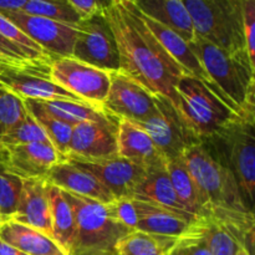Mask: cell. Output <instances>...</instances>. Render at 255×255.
I'll return each mask as SVG.
<instances>
[{
  "label": "cell",
  "instance_id": "obj_12",
  "mask_svg": "<svg viewBox=\"0 0 255 255\" xmlns=\"http://www.w3.org/2000/svg\"><path fill=\"white\" fill-rule=\"evenodd\" d=\"M102 111L116 120L125 119L134 124L144 122L156 111L154 95L122 72H111Z\"/></svg>",
  "mask_w": 255,
  "mask_h": 255
},
{
  "label": "cell",
  "instance_id": "obj_38",
  "mask_svg": "<svg viewBox=\"0 0 255 255\" xmlns=\"http://www.w3.org/2000/svg\"><path fill=\"white\" fill-rule=\"evenodd\" d=\"M176 248L178 249L179 255H211L204 242L191 228V226L183 236L179 237Z\"/></svg>",
  "mask_w": 255,
  "mask_h": 255
},
{
  "label": "cell",
  "instance_id": "obj_20",
  "mask_svg": "<svg viewBox=\"0 0 255 255\" xmlns=\"http://www.w3.org/2000/svg\"><path fill=\"white\" fill-rule=\"evenodd\" d=\"M45 181L59 187L62 191L87 197L100 203L107 204L116 199L114 194L92 174L72 166L67 161L54 164L47 172Z\"/></svg>",
  "mask_w": 255,
  "mask_h": 255
},
{
  "label": "cell",
  "instance_id": "obj_2",
  "mask_svg": "<svg viewBox=\"0 0 255 255\" xmlns=\"http://www.w3.org/2000/svg\"><path fill=\"white\" fill-rule=\"evenodd\" d=\"M188 44L209 81L232 109L244 119L255 120V64L251 61L248 52L229 54L199 36H194Z\"/></svg>",
  "mask_w": 255,
  "mask_h": 255
},
{
  "label": "cell",
  "instance_id": "obj_22",
  "mask_svg": "<svg viewBox=\"0 0 255 255\" xmlns=\"http://www.w3.org/2000/svg\"><path fill=\"white\" fill-rule=\"evenodd\" d=\"M133 2L144 15L173 30L184 41H193L196 34L183 0H133Z\"/></svg>",
  "mask_w": 255,
  "mask_h": 255
},
{
  "label": "cell",
  "instance_id": "obj_6",
  "mask_svg": "<svg viewBox=\"0 0 255 255\" xmlns=\"http://www.w3.org/2000/svg\"><path fill=\"white\" fill-rule=\"evenodd\" d=\"M196 36L229 54L247 51L243 32V0H183Z\"/></svg>",
  "mask_w": 255,
  "mask_h": 255
},
{
  "label": "cell",
  "instance_id": "obj_40",
  "mask_svg": "<svg viewBox=\"0 0 255 255\" xmlns=\"http://www.w3.org/2000/svg\"><path fill=\"white\" fill-rule=\"evenodd\" d=\"M31 61L27 59L26 55L17 49L14 44L7 41L6 39L0 35V62H6V64H20V62ZM40 62V61H37Z\"/></svg>",
  "mask_w": 255,
  "mask_h": 255
},
{
  "label": "cell",
  "instance_id": "obj_13",
  "mask_svg": "<svg viewBox=\"0 0 255 255\" xmlns=\"http://www.w3.org/2000/svg\"><path fill=\"white\" fill-rule=\"evenodd\" d=\"M66 161L72 166L92 174L114 194L116 199L131 198L137 184L147 173L144 167L127 161L119 154L95 159L66 156Z\"/></svg>",
  "mask_w": 255,
  "mask_h": 255
},
{
  "label": "cell",
  "instance_id": "obj_32",
  "mask_svg": "<svg viewBox=\"0 0 255 255\" xmlns=\"http://www.w3.org/2000/svg\"><path fill=\"white\" fill-rule=\"evenodd\" d=\"M0 35L7 41L14 44L17 49L21 50L26 55L27 59H30L31 61L51 62L56 57L41 49L36 42L32 41L19 27L15 26L11 21H9L1 14H0Z\"/></svg>",
  "mask_w": 255,
  "mask_h": 255
},
{
  "label": "cell",
  "instance_id": "obj_8",
  "mask_svg": "<svg viewBox=\"0 0 255 255\" xmlns=\"http://www.w3.org/2000/svg\"><path fill=\"white\" fill-rule=\"evenodd\" d=\"M50 64L51 62L37 61H25L20 64L0 62V84L22 100H65L85 104L76 95L52 81L50 76Z\"/></svg>",
  "mask_w": 255,
  "mask_h": 255
},
{
  "label": "cell",
  "instance_id": "obj_23",
  "mask_svg": "<svg viewBox=\"0 0 255 255\" xmlns=\"http://www.w3.org/2000/svg\"><path fill=\"white\" fill-rule=\"evenodd\" d=\"M0 241L27 255H66L54 239L12 219L0 223Z\"/></svg>",
  "mask_w": 255,
  "mask_h": 255
},
{
  "label": "cell",
  "instance_id": "obj_30",
  "mask_svg": "<svg viewBox=\"0 0 255 255\" xmlns=\"http://www.w3.org/2000/svg\"><path fill=\"white\" fill-rule=\"evenodd\" d=\"M26 109L27 114L37 122L44 133L46 134L47 139L51 143V146L56 149L59 153L66 157L69 152L70 138H71L72 127L67 124L59 121L50 116L41 105L35 100H22Z\"/></svg>",
  "mask_w": 255,
  "mask_h": 255
},
{
  "label": "cell",
  "instance_id": "obj_31",
  "mask_svg": "<svg viewBox=\"0 0 255 255\" xmlns=\"http://www.w3.org/2000/svg\"><path fill=\"white\" fill-rule=\"evenodd\" d=\"M20 11L71 25L81 20L66 0H27Z\"/></svg>",
  "mask_w": 255,
  "mask_h": 255
},
{
  "label": "cell",
  "instance_id": "obj_1",
  "mask_svg": "<svg viewBox=\"0 0 255 255\" xmlns=\"http://www.w3.org/2000/svg\"><path fill=\"white\" fill-rule=\"evenodd\" d=\"M104 15L119 47L120 72L133 79L152 95L167 97L176 107V86L188 74L149 31L133 0H115Z\"/></svg>",
  "mask_w": 255,
  "mask_h": 255
},
{
  "label": "cell",
  "instance_id": "obj_16",
  "mask_svg": "<svg viewBox=\"0 0 255 255\" xmlns=\"http://www.w3.org/2000/svg\"><path fill=\"white\" fill-rule=\"evenodd\" d=\"M116 125L117 120L85 121L74 126L66 156L95 159L117 154Z\"/></svg>",
  "mask_w": 255,
  "mask_h": 255
},
{
  "label": "cell",
  "instance_id": "obj_25",
  "mask_svg": "<svg viewBox=\"0 0 255 255\" xmlns=\"http://www.w3.org/2000/svg\"><path fill=\"white\" fill-rule=\"evenodd\" d=\"M47 197L50 204L52 239L65 254L70 255L76 233L74 214L59 187L47 183Z\"/></svg>",
  "mask_w": 255,
  "mask_h": 255
},
{
  "label": "cell",
  "instance_id": "obj_3",
  "mask_svg": "<svg viewBox=\"0 0 255 255\" xmlns=\"http://www.w3.org/2000/svg\"><path fill=\"white\" fill-rule=\"evenodd\" d=\"M254 121L238 116L202 141L209 154L234 174L251 211L255 188Z\"/></svg>",
  "mask_w": 255,
  "mask_h": 255
},
{
  "label": "cell",
  "instance_id": "obj_37",
  "mask_svg": "<svg viewBox=\"0 0 255 255\" xmlns=\"http://www.w3.org/2000/svg\"><path fill=\"white\" fill-rule=\"evenodd\" d=\"M243 32L248 56L255 64V0H243Z\"/></svg>",
  "mask_w": 255,
  "mask_h": 255
},
{
  "label": "cell",
  "instance_id": "obj_7",
  "mask_svg": "<svg viewBox=\"0 0 255 255\" xmlns=\"http://www.w3.org/2000/svg\"><path fill=\"white\" fill-rule=\"evenodd\" d=\"M62 196L71 208L76 224L74 246L70 255L115 251L116 244L133 232L110 216L107 204L66 191H62Z\"/></svg>",
  "mask_w": 255,
  "mask_h": 255
},
{
  "label": "cell",
  "instance_id": "obj_17",
  "mask_svg": "<svg viewBox=\"0 0 255 255\" xmlns=\"http://www.w3.org/2000/svg\"><path fill=\"white\" fill-rule=\"evenodd\" d=\"M137 214L134 231L179 238L189 228L196 216L188 212L158 206L149 202L137 201L132 198Z\"/></svg>",
  "mask_w": 255,
  "mask_h": 255
},
{
  "label": "cell",
  "instance_id": "obj_19",
  "mask_svg": "<svg viewBox=\"0 0 255 255\" xmlns=\"http://www.w3.org/2000/svg\"><path fill=\"white\" fill-rule=\"evenodd\" d=\"M11 219L31 227L52 239L47 182L45 178L22 179L19 204Z\"/></svg>",
  "mask_w": 255,
  "mask_h": 255
},
{
  "label": "cell",
  "instance_id": "obj_28",
  "mask_svg": "<svg viewBox=\"0 0 255 255\" xmlns=\"http://www.w3.org/2000/svg\"><path fill=\"white\" fill-rule=\"evenodd\" d=\"M42 109L59 121L67 124L74 127L85 121L105 122L115 121L116 119L109 116L105 112L96 110L90 105L79 104L74 101H65V100H54V101H37Z\"/></svg>",
  "mask_w": 255,
  "mask_h": 255
},
{
  "label": "cell",
  "instance_id": "obj_41",
  "mask_svg": "<svg viewBox=\"0 0 255 255\" xmlns=\"http://www.w3.org/2000/svg\"><path fill=\"white\" fill-rule=\"evenodd\" d=\"M27 0H0V11H17L21 10Z\"/></svg>",
  "mask_w": 255,
  "mask_h": 255
},
{
  "label": "cell",
  "instance_id": "obj_24",
  "mask_svg": "<svg viewBox=\"0 0 255 255\" xmlns=\"http://www.w3.org/2000/svg\"><path fill=\"white\" fill-rule=\"evenodd\" d=\"M131 198L187 212L172 187L166 163L147 169L146 176L137 184Z\"/></svg>",
  "mask_w": 255,
  "mask_h": 255
},
{
  "label": "cell",
  "instance_id": "obj_33",
  "mask_svg": "<svg viewBox=\"0 0 255 255\" xmlns=\"http://www.w3.org/2000/svg\"><path fill=\"white\" fill-rule=\"evenodd\" d=\"M27 115L22 99L0 84V139Z\"/></svg>",
  "mask_w": 255,
  "mask_h": 255
},
{
  "label": "cell",
  "instance_id": "obj_10",
  "mask_svg": "<svg viewBox=\"0 0 255 255\" xmlns=\"http://www.w3.org/2000/svg\"><path fill=\"white\" fill-rule=\"evenodd\" d=\"M154 114L137 125L148 133L164 159L182 157L189 147L202 143L184 124L174 105L167 97L154 95Z\"/></svg>",
  "mask_w": 255,
  "mask_h": 255
},
{
  "label": "cell",
  "instance_id": "obj_14",
  "mask_svg": "<svg viewBox=\"0 0 255 255\" xmlns=\"http://www.w3.org/2000/svg\"><path fill=\"white\" fill-rule=\"evenodd\" d=\"M0 14L52 56L66 57L72 55V47L77 34L76 25L25 14L20 10L0 11Z\"/></svg>",
  "mask_w": 255,
  "mask_h": 255
},
{
  "label": "cell",
  "instance_id": "obj_35",
  "mask_svg": "<svg viewBox=\"0 0 255 255\" xmlns=\"http://www.w3.org/2000/svg\"><path fill=\"white\" fill-rule=\"evenodd\" d=\"M34 142L50 143L41 127L27 114L21 122H19L16 126L12 127L0 139V146H19V144L34 143Z\"/></svg>",
  "mask_w": 255,
  "mask_h": 255
},
{
  "label": "cell",
  "instance_id": "obj_44",
  "mask_svg": "<svg viewBox=\"0 0 255 255\" xmlns=\"http://www.w3.org/2000/svg\"><path fill=\"white\" fill-rule=\"evenodd\" d=\"M236 255H252L251 253H249L248 251H247L246 248H243V247H239L238 251H237Z\"/></svg>",
  "mask_w": 255,
  "mask_h": 255
},
{
  "label": "cell",
  "instance_id": "obj_29",
  "mask_svg": "<svg viewBox=\"0 0 255 255\" xmlns=\"http://www.w3.org/2000/svg\"><path fill=\"white\" fill-rule=\"evenodd\" d=\"M191 228L204 242L211 255H236L241 246L211 216L196 217Z\"/></svg>",
  "mask_w": 255,
  "mask_h": 255
},
{
  "label": "cell",
  "instance_id": "obj_18",
  "mask_svg": "<svg viewBox=\"0 0 255 255\" xmlns=\"http://www.w3.org/2000/svg\"><path fill=\"white\" fill-rule=\"evenodd\" d=\"M116 143L120 157L146 169L166 163V159L159 153L148 133L141 126L128 120H117Z\"/></svg>",
  "mask_w": 255,
  "mask_h": 255
},
{
  "label": "cell",
  "instance_id": "obj_39",
  "mask_svg": "<svg viewBox=\"0 0 255 255\" xmlns=\"http://www.w3.org/2000/svg\"><path fill=\"white\" fill-rule=\"evenodd\" d=\"M66 1L81 19H85L104 12L114 4L115 0H66Z\"/></svg>",
  "mask_w": 255,
  "mask_h": 255
},
{
  "label": "cell",
  "instance_id": "obj_15",
  "mask_svg": "<svg viewBox=\"0 0 255 255\" xmlns=\"http://www.w3.org/2000/svg\"><path fill=\"white\" fill-rule=\"evenodd\" d=\"M64 161L66 157L44 142L0 146V167L21 179L45 178L54 164Z\"/></svg>",
  "mask_w": 255,
  "mask_h": 255
},
{
  "label": "cell",
  "instance_id": "obj_4",
  "mask_svg": "<svg viewBox=\"0 0 255 255\" xmlns=\"http://www.w3.org/2000/svg\"><path fill=\"white\" fill-rule=\"evenodd\" d=\"M176 110L188 128L201 141L239 115L216 89L192 75H184L176 86Z\"/></svg>",
  "mask_w": 255,
  "mask_h": 255
},
{
  "label": "cell",
  "instance_id": "obj_34",
  "mask_svg": "<svg viewBox=\"0 0 255 255\" xmlns=\"http://www.w3.org/2000/svg\"><path fill=\"white\" fill-rule=\"evenodd\" d=\"M22 179L0 167V216L2 222L11 219L17 209Z\"/></svg>",
  "mask_w": 255,
  "mask_h": 255
},
{
  "label": "cell",
  "instance_id": "obj_21",
  "mask_svg": "<svg viewBox=\"0 0 255 255\" xmlns=\"http://www.w3.org/2000/svg\"><path fill=\"white\" fill-rule=\"evenodd\" d=\"M139 10V9H138ZM139 15H141L142 20H143L144 24L147 25V27L149 29V31L156 36V39L158 40L159 44L163 46V49L171 55L172 59L184 70L188 75L197 77V79L202 80V81L207 82L209 85H213L209 81L208 76H207L206 71L202 67L201 62L197 59V56L194 55V52L192 51L189 44L187 41H184L178 34L173 31V30L168 29L164 25L159 24L156 20L151 19L147 15H144L143 12L139 10Z\"/></svg>",
  "mask_w": 255,
  "mask_h": 255
},
{
  "label": "cell",
  "instance_id": "obj_9",
  "mask_svg": "<svg viewBox=\"0 0 255 255\" xmlns=\"http://www.w3.org/2000/svg\"><path fill=\"white\" fill-rule=\"evenodd\" d=\"M76 29L74 59L110 74L120 71L119 47L104 12L81 19Z\"/></svg>",
  "mask_w": 255,
  "mask_h": 255
},
{
  "label": "cell",
  "instance_id": "obj_45",
  "mask_svg": "<svg viewBox=\"0 0 255 255\" xmlns=\"http://www.w3.org/2000/svg\"><path fill=\"white\" fill-rule=\"evenodd\" d=\"M166 255H179V252H178V249H177L176 247H174V248L172 249V251H169Z\"/></svg>",
  "mask_w": 255,
  "mask_h": 255
},
{
  "label": "cell",
  "instance_id": "obj_5",
  "mask_svg": "<svg viewBox=\"0 0 255 255\" xmlns=\"http://www.w3.org/2000/svg\"><path fill=\"white\" fill-rule=\"evenodd\" d=\"M183 159L203 198V216L212 211H251L234 174L214 159L203 144L189 147L183 153Z\"/></svg>",
  "mask_w": 255,
  "mask_h": 255
},
{
  "label": "cell",
  "instance_id": "obj_47",
  "mask_svg": "<svg viewBox=\"0 0 255 255\" xmlns=\"http://www.w3.org/2000/svg\"><path fill=\"white\" fill-rule=\"evenodd\" d=\"M1 222H2V221H0V223H1Z\"/></svg>",
  "mask_w": 255,
  "mask_h": 255
},
{
  "label": "cell",
  "instance_id": "obj_46",
  "mask_svg": "<svg viewBox=\"0 0 255 255\" xmlns=\"http://www.w3.org/2000/svg\"><path fill=\"white\" fill-rule=\"evenodd\" d=\"M0 221H2V219H1V216H0Z\"/></svg>",
  "mask_w": 255,
  "mask_h": 255
},
{
  "label": "cell",
  "instance_id": "obj_27",
  "mask_svg": "<svg viewBox=\"0 0 255 255\" xmlns=\"http://www.w3.org/2000/svg\"><path fill=\"white\" fill-rule=\"evenodd\" d=\"M178 238L133 231L116 244L117 255H166L176 247Z\"/></svg>",
  "mask_w": 255,
  "mask_h": 255
},
{
  "label": "cell",
  "instance_id": "obj_11",
  "mask_svg": "<svg viewBox=\"0 0 255 255\" xmlns=\"http://www.w3.org/2000/svg\"><path fill=\"white\" fill-rule=\"evenodd\" d=\"M50 76L55 84L76 95L85 104L102 111L110 89V72L66 56L52 60Z\"/></svg>",
  "mask_w": 255,
  "mask_h": 255
},
{
  "label": "cell",
  "instance_id": "obj_36",
  "mask_svg": "<svg viewBox=\"0 0 255 255\" xmlns=\"http://www.w3.org/2000/svg\"><path fill=\"white\" fill-rule=\"evenodd\" d=\"M109 213L115 221L134 231L137 224V214L132 198H119L107 203Z\"/></svg>",
  "mask_w": 255,
  "mask_h": 255
},
{
  "label": "cell",
  "instance_id": "obj_42",
  "mask_svg": "<svg viewBox=\"0 0 255 255\" xmlns=\"http://www.w3.org/2000/svg\"><path fill=\"white\" fill-rule=\"evenodd\" d=\"M0 255H27V254L22 253V252L19 251V249L14 248V247L10 246V244L0 241Z\"/></svg>",
  "mask_w": 255,
  "mask_h": 255
},
{
  "label": "cell",
  "instance_id": "obj_43",
  "mask_svg": "<svg viewBox=\"0 0 255 255\" xmlns=\"http://www.w3.org/2000/svg\"><path fill=\"white\" fill-rule=\"evenodd\" d=\"M81 255H117L116 251H102V252H90Z\"/></svg>",
  "mask_w": 255,
  "mask_h": 255
},
{
  "label": "cell",
  "instance_id": "obj_26",
  "mask_svg": "<svg viewBox=\"0 0 255 255\" xmlns=\"http://www.w3.org/2000/svg\"><path fill=\"white\" fill-rule=\"evenodd\" d=\"M166 169L171 179L172 187L186 211L196 217L203 216L206 206L184 163L183 156L166 159Z\"/></svg>",
  "mask_w": 255,
  "mask_h": 255
}]
</instances>
